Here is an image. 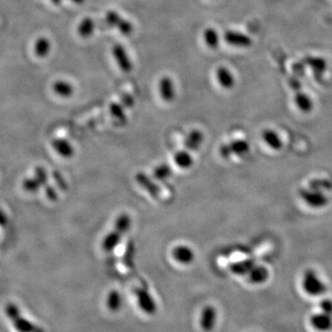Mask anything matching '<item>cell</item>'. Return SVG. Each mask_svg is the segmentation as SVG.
Masks as SVG:
<instances>
[{"instance_id":"7a4b0ae2","label":"cell","mask_w":332,"mask_h":332,"mask_svg":"<svg viewBox=\"0 0 332 332\" xmlns=\"http://www.w3.org/2000/svg\"><path fill=\"white\" fill-rule=\"evenodd\" d=\"M250 151V144L245 140H234L231 142L222 144L219 148L221 158L228 160L232 157H244Z\"/></svg>"},{"instance_id":"836d02e7","label":"cell","mask_w":332,"mask_h":332,"mask_svg":"<svg viewBox=\"0 0 332 332\" xmlns=\"http://www.w3.org/2000/svg\"><path fill=\"white\" fill-rule=\"evenodd\" d=\"M71 1L75 4H82L85 2V0H71Z\"/></svg>"},{"instance_id":"3957f363","label":"cell","mask_w":332,"mask_h":332,"mask_svg":"<svg viewBox=\"0 0 332 332\" xmlns=\"http://www.w3.org/2000/svg\"><path fill=\"white\" fill-rule=\"evenodd\" d=\"M299 197L312 209H322L329 203V198L323 191L310 188L299 190Z\"/></svg>"},{"instance_id":"cb8c5ba5","label":"cell","mask_w":332,"mask_h":332,"mask_svg":"<svg viewBox=\"0 0 332 332\" xmlns=\"http://www.w3.org/2000/svg\"><path fill=\"white\" fill-rule=\"evenodd\" d=\"M172 174H173V171L171 167L166 164H162L154 168L152 172V178L157 181L165 182L166 180L171 178Z\"/></svg>"},{"instance_id":"4dcf8cb0","label":"cell","mask_w":332,"mask_h":332,"mask_svg":"<svg viewBox=\"0 0 332 332\" xmlns=\"http://www.w3.org/2000/svg\"><path fill=\"white\" fill-rule=\"evenodd\" d=\"M117 29H119V32H121L122 34L129 35L133 32V25L126 19H122V21L120 22V24H119Z\"/></svg>"},{"instance_id":"e0dca14e","label":"cell","mask_w":332,"mask_h":332,"mask_svg":"<svg viewBox=\"0 0 332 332\" xmlns=\"http://www.w3.org/2000/svg\"><path fill=\"white\" fill-rule=\"evenodd\" d=\"M136 181L141 187H142L143 189L146 190L151 197H153V198L158 197L159 193H160L158 186L156 184H154L150 177H148L146 174H143V173L137 174Z\"/></svg>"},{"instance_id":"5bb4252c","label":"cell","mask_w":332,"mask_h":332,"mask_svg":"<svg viewBox=\"0 0 332 332\" xmlns=\"http://www.w3.org/2000/svg\"><path fill=\"white\" fill-rule=\"evenodd\" d=\"M248 281L253 285H262L268 281L269 270L262 265H255L253 269L248 273Z\"/></svg>"},{"instance_id":"30bf717a","label":"cell","mask_w":332,"mask_h":332,"mask_svg":"<svg viewBox=\"0 0 332 332\" xmlns=\"http://www.w3.org/2000/svg\"><path fill=\"white\" fill-rule=\"evenodd\" d=\"M261 138L263 142L265 143L270 150H281L283 149L284 142L281 136L277 133V131L271 128H266L262 131Z\"/></svg>"},{"instance_id":"44dd1931","label":"cell","mask_w":332,"mask_h":332,"mask_svg":"<svg viewBox=\"0 0 332 332\" xmlns=\"http://www.w3.org/2000/svg\"><path fill=\"white\" fill-rule=\"evenodd\" d=\"M53 147L55 151L63 158H71L74 155V148L71 143L66 140L57 139L53 142Z\"/></svg>"},{"instance_id":"d6986e66","label":"cell","mask_w":332,"mask_h":332,"mask_svg":"<svg viewBox=\"0 0 332 332\" xmlns=\"http://www.w3.org/2000/svg\"><path fill=\"white\" fill-rule=\"evenodd\" d=\"M216 78L221 87L229 90L235 86L236 80L235 77L228 69L221 67L216 71Z\"/></svg>"},{"instance_id":"ffe728a7","label":"cell","mask_w":332,"mask_h":332,"mask_svg":"<svg viewBox=\"0 0 332 332\" xmlns=\"http://www.w3.org/2000/svg\"><path fill=\"white\" fill-rule=\"evenodd\" d=\"M294 103L296 107L304 114H308L314 107L311 97L300 91H298L294 95Z\"/></svg>"},{"instance_id":"e575fe53","label":"cell","mask_w":332,"mask_h":332,"mask_svg":"<svg viewBox=\"0 0 332 332\" xmlns=\"http://www.w3.org/2000/svg\"><path fill=\"white\" fill-rule=\"evenodd\" d=\"M51 1H52V3H54L55 5H58V4L61 3L62 0H51Z\"/></svg>"},{"instance_id":"7402d4cb","label":"cell","mask_w":332,"mask_h":332,"mask_svg":"<svg viewBox=\"0 0 332 332\" xmlns=\"http://www.w3.org/2000/svg\"><path fill=\"white\" fill-rule=\"evenodd\" d=\"M106 306L112 312H118L123 306V298L121 293L117 290H112L106 298Z\"/></svg>"},{"instance_id":"4316f807","label":"cell","mask_w":332,"mask_h":332,"mask_svg":"<svg viewBox=\"0 0 332 332\" xmlns=\"http://www.w3.org/2000/svg\"><path fill=\"white\" fill-rule=\"evenodd\" d=\"M203 39L208 47L215 49L219 47V34L213 28H208L203 32Z\"/></svg>"},{"instance_id":"9a60e30c","label":"cell","mask_w":332,"mask_h":332,"mask_svg":"<svg viewBox=\"0 0 332 332\" xmlns=\"http://www.w3.org/2000/svg\"><path fill=\"white\" fill-rule=\"evenodd\" d=\"M256 265L255 261L252 259H247L244 261H237L231 264L230 270L238 276H247L248 273Z\"/></svg>"},{"instance_id":"ba28073f","label":"cell","mask_w":332,"mask_h":332,"mask_svg":"<svg viewBox=\"0 0 332 332\" xmlns=\"http://www.w3.org/2000/svg\"><path fill=\"white\" fill-rule=\"evenodd\" d=\"M124 236L125 235L122 232L114 228L113 231L109 232L103 237V241H102V249L104 252H107V253L113 252L118 247V245L121 243Z\"/></svg>"},{"instance_id":"d4e9b609","label":"cell","mask_w":332,"mask_h":332,"mask_svg":"<svg viewBox=\"0 0 332 332\" xmlns=\"http://www.w3.org/2000/svg\"><path fill=\"white\" fill-rule=\"evenodd\" d=\"M51 50V42L46 37H40L34 44V54L40 58L49 55Z\"/></svg>"},{"instance_id":"d6a6232c","label":"cell","mask_w":332,"mask_h":332,"mask_svg":"<svg viewBox=\"0 0 332 332\" xmlns=\"http://www.w3.org/2000/svg\"><path fill=\"white\" fill-rule=\"evenodd\" d=\"M321 312L332 316V301L331 299H323L319 304Z\"/></svg>"},{"instance_id":"83f0119b","label":"cell","mask_w":332,"mask_h":332,"mask_svg":"<svg viewBox=\"0 0 332 332\" xmlns=\"http://www.w3.org/2000/svg\"><path fill=\"white\" fill-rule=\"evenodd\" d=\"M111 116L119 121L120 124H125L127 122V115L121 104L117 103H111L109 107Z\"/></svg>"},{"instance_id":"2e32d148","label":"cell","mask_w":332,"mask_h":332,"mask_svg":"<svg viewBox=\"0 0 332 332\" xmlns=\"http://www.w3.org/2000/svg\"><path fill=\"white\" fill-rule=\"evenodd\" d=\"M174 163L178 168L182 170H189L194 165V159L189 150H178L174 153Z\"/></svg>"},{"instance_id":"8992f818","label":"cell","mask_w":332,"mask_h":332,"mask_svg":"<svg viewBox=\"0 0 332 332\" xmlns=\"http://www.w3.org/2000/svg\"><path fill=\"white\" fill-rule=\"evenodd\" d=\"M224 40L227 44L236 47L246 48L252 46V39L242 32L227 31L224 33Z\"/></svg>"},{"instance_id":"52a82bcc","label":"cell","mask_w":332,"mask_h":332,"mask_svg":"<svg viewBox=\"0 0 332 332\" xmlns=\"http://www.w3.org/2000/svg\"><path fill=\"white\" fill-rule=\"evenodd\" d=\"M112 52L121 71L124 72L131 71L133 67L125 48L121 45H115L112 48Z\"/></svg>"},{"instance_id":"6da1fadb","label":"cell","mask_w":332,"mask_h":332,"mask_svg":"<svg viewBox=\"0 0 332 332\" xmlns=\"http://www.w3.org/2000/svg\"><path fill=\"white\" fill-rule=\"evenodd\" d=\"M302 288L310 296H320L327 292V286L314 269H307L302 278Z\"/></svg>"},{"instance_id":"f546056e","label":"cell","mask_w":332,"mask_h":332,"mask_svg":"<svg viewBox=\"0 0 332 332\" xmlns=\"http://www.w3.org/2000/svg\"><path fill=\"white\" fill-rule=\"evenodd\" d=\"M309 66L312 67L315 71H324L327 68V64L324 59L322 58H316V57H310L308 59Z\"/></svg>"},{"instance_id":"5b68a950","label":"cell","mask_w":332,"mask_h":332,"mask_svg":"<svg viewBox=\"0 0 332 332\" xmlns=\"http://www.w3.org/2000/svg\"><path fill=\"white\" fill-rule=\"evenodd\" d=\"M172 258L181 265H190L196 259V254L190 245H175L172 250Z\"/></svg>"},{"instance_id":"4fadbf2b","label":"cell","mask_w":332,"mask_h":332,"mask_svg":"<svg viewBox=\"0 0 332 332\" xmlns=\"http://www.w3.org/2000/svg\"><path fill=\"white\" fill-rule=\"evenodd\" d=\"M310 322L316 331L319 332H328L332 329V316L323 312L314 314L310 318Z\"/></svg>"},{"instance_id":"484cf974","label":"cell","mask_w":332,"mask_h":332,"mask_svg":"<svg viewBox=\"0 0 332 332\" xmlns=\"http://www.w3.org/2000/svg\"><path fill=\"white\" fill-rule=\"evenodd\" d=\"M53 90L56 95L63 98H69L74 93V88L71 84L65 80H57L53 85Z\"/></svg>"},{"instance_id":"f1b7e54d","label":"cell","mask_w":332,"mask_h":332,"mask_svg":"<svg viewBox=\"0 0 332 332\" xmlns=\"http://www.w3.org/2000/svg\"><path fill=\"white\" fill-rule=\"evenodd\" d=\"M308 188L314 189V190H320V191L324 192L326 190H330L332 188V183L327 179L316 178V179H313L309 182Z\"/></svg>"},{"instance_id":"7c38bea8","label":"cell","mask_w":332,"mask_h":332,"mask_svg":"<svg viewBox=\"0 0 332 332\" xmlns=\"http://www.w3.org/2000/svg\"><path fill=\"white\" fill-rule=\"evenodd\" d=\"M204 142V134L198 129L191 130L185 140V148L190 151H196L200 149Z\"/></svg>"},{"instance_id":"9c48e42d","label":"cell","mask_w":332,"mask_h":332,"mask_svg":"<svg viewBox=\"0 0 332 332\" xmlns=\"http://www.w3.org/2000/svg\"><path fill=\"white\" fill-rule=\"evenodd\" d=\"M159 92L162 99L165 102H173L175 98V89L173 79L168 76H165L160 79Z\"/></svg>"},{"instance_id":"277c9868","label":"cell","mask_w":332,"mask_h":332,"mask_svg":"<svg viewBox=\"0 0 332 332\" xmlns=\"http://www.w3.org/2000/svg\"><path fill=\"white\" fill-rule=\"evenodd\" d=\"M136 298L138 302L139 308L142 309V311L147 315H154L157 311V305L156 302L151 296L147 289L144 288H138L135 290Z\"/></svg>"},{"instance_id":"8fae6325","label":"cell","mask_w":332,"mask_h":332,"mask_svg":"<svg viewBox=\"0 0 332 332\" xmlns=\"http://www.w3.org/2000/svg\"><path fill=\"white\" fill-rule=\"evenodd\" d=\"M217 320V311L213 306H207L202 311L200 326L203 331L209 332H212L216 324Z\"/></svg>"},{"instance_id":"1f68e13d","label":"cell","mask_w":332,"mask_h":332,"mask_svg":"<svg viewBox=\"0 0 332 332\" xmlns=\"http://www.w3.org/2000/svg\"><path fill=\"white\" fill-rule=\"evenodd\" d=\"M5 313L10 320L14 319L15 317L20 316V309L14 304H8L5 308Z\"/></svg>"},{"instance_id":"603a6c76","label":"cell","mask_w":332,"mask_h":332,"mask_svg":"<svg viewBox=\"0 0 332 332\" xmlns=\"http://www.w3.org/2000/svg\"><path fill=\"white\" fill-rule=\"evenodd\" d=\"M96 24L91 18H84L78 26V33L82 38H89L95 32Z\"/></svg>"},{"instance_id":"ac0fdd59","label":"cell","mask_w":332,"mask_h":332,"mask_svg":"<svg viewBox=\"0 0 332 332\" xmlns=\"http://www.w3.org/2000/svg\"><path fill=\"white\" fill-rule=\"evenodd\" d=\"M18 332H46L41 327L22 317L21 315L11 320Z\"/></svg>"}]
</instances>
